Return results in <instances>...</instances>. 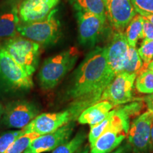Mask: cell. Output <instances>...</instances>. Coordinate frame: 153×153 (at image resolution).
<instances>
[{
	"label": "cell",
	"instance_id": "obj_30",
	"mask_svg": "<svg viewBox=\"0 0 153 153\" xmlns=\"http://www.w3.org/2000/svg\"><path fill=\"white\" fill-rule=\"evenodd\" d=\"M135 11H136V12L138 13L140 15H141L143 17L148 19L149 22L152 23L153 24V13L147 12V11L140 10V9H135Z\"/></svg>",
	"mask_w": 153,
	"mask_h": 153
},
{
	"label": "cell",
	"instance_id": "obj_25",
	"mask_svg": "<svg viewBox=\"0 0 153 153\" xmlns=\"http://www.w3.org/2000/svg\"><path fill=\"white\" fill-rule=\"evenodd\" d=\"M24 134L22 129L20 131H7L1 133L0 135V153H4L15 140Z\"/></svg>",
	"mask_w": 153,
	"mask_h": 153
},
{
	"label": "cell",
	"instance_id": "obj_22",
	"mask_svg": "<svg viewBox=\"0 0 153 153\" xmlns=\"http://www.w3.org/2000/svg\"><path fill=\"white\" fill-rule=\"evenodd\" d=\"M39 136V134L36 133L24 134L15 140L4 153H24L30 143Z\"/></svg>",
	"mask_w": 153,
	"mask_h": 153
},
{
	"label": "cell",
	"instance_id": "obj_4",
	"mask_svg": "<svg viewBox=\"0 0 153 153\" xmlns=\"http://www.w3.org/2000/svg\"><path fill=\"white\" fill-rule=\"evenodd\" d=\"M28 75L32 76L39 62L41 46L22 36H15L0 44Z\"/></svg>",
	"mask_w": 153,
	"mask_h": 153
},
{
	"label": "cell",
	"instance_id": "obj_5",
	"mask_svg": "<svg viewBox=\"0 0 153 153\" xmlns=\"http://www.w3.org/2000/svg\"><path fill=\"white\" fill-rule=\"evenodd\" d=\"M54 9L47 18L29 24H19L17 32L22 37L39 44L41 47H51L57 43L61 35V25Z\"/></svg>",
	"mask_w": 153,
	"mask_h": 153
},
{
	"label": "cell",
	"instance_id": "obj_3",
	"mask_svg": "<svg viewBox=\"0 0 153 153\" xmlns=\"http://www.w3.org/2000/svg\"><path fill=\"white\" fill-rule=\"evenodd\" d=\"M33 87L32 76L26 74L0 45V94L25 93Z\"/></svg>",
	"mask_w": 153,
	"mask_h": 153
},
{
	"label": "cell",
	"instance_id": "obj_9",
	"mask_svg": "<svg viewBox=\"0 0 153 153\" xmlns=\"http://www.w3.org/2000/svg\"><path fill=\"white\" fill-rule=\"evenodd\" d=\"M136 76V74H130L125 72L116 74L104 90L101 101H109L114 106H120L131 101Z\"/></svg>",
	"mask_w": 153,
	"mask_h": 153
},
{
	"label": "cell",
	"instance_id": "obj_18",
	"mask_svg": "<svg viewBox=\"0 0 153 153\" xmlns=\"http://www.w3.org/2000/svg\"><path fill=\"white\" fill-rule=\"evenodd\" d=\"M76 11H86L97 14L106 19L104 0H70Z\"/></svg>",
	"mask_w": 153,
	"mask_h": 153
},
{
	"label": "cell",
	"instance_id": "obj_8",
	"mask_svg": "<svg viewBox=\"0 0 153 153\" xmlns=\"http://www.w3.org/2000/svg\"><path fill=\"white\" fill-rule=\"evenodd\" d=\"M152 120L153 114L148 111L131 123L128 133V143L134 153H149L152 149L150 136Z\"/></svg>",
	"mask_w": 153,
	"mask_h": 153
},
{
	"label": "cell",
	"instance_id": "obj_7",
	"mask_svg": "<svg viewBox=\"0 0 153 153\" xmlns=\"http://www.w3.org/2000/svg\"><path fill=\"white\" fill-rule=\"evenodd\" d=\"M78 41L83 47L93 48L104 33L106 19L86 11H76Z\"/></svg>",
	"mask_w": 153,
	"mask_h": 153
},
{
	"label": "cell",
	"instance_id": "obj_29",
	"mask_svg": "<svg viewBox=\"0 0 153 153\" xmlns=\"http://www.w3.org/2000/svg\"><path fill=\"white\" fill-rule=\"evenodd\" d=\"M110 153H134L131 146L128 143H122L118 148H116Z\"/></svg>",
	"mask_w": 153,
	"mask_h": 153
},
{
	"label": "cell",
	"instance_id": "obj_21",
	"mask_svg": "<svg viewBox=\"0 0 153 153\" xmlns=\"http://www.w3.org/2000/svg\"><path fill=\"white\" fill-rule=\"evenodd\" d=\"M135 88L143 94H153V72L149 69L140 72L135 79Z\"/></svg>",
	"mask_w": 153,
	"mask_h": 153
},
{
	"label": "cell",
	"instance_id": "obj_26",
	"mask_svg": "<svg viewBox=\"0 0 153 153\" xmlns=\"http://www.w3.org/2000/svg\"><path fill=\"white\" fill-rule=\"evenodd\" d=\"M137 53L145 65L148 67L153 59V41L143 40L140 47L137 50Z\"/></svg>",
	"mask_w": 153,
	"mask_h": 153
},
{
	"label": "cell",
	"instance_id": "obj_28",
	"mask_svg": "<svg viewBox=\"0 0 153 153\" xmlns=\"http://www.w3.org/2000/svg\"><path fill=\"white\" fill-rule=\"evenodd\" d=\"M143 40L153 41V24L144 17H143Z\"/></svg>",
	"mask_w": 153,
	"mask_h": 153
},
{
	"label": "cell",
	"instance_id": "obj_2",
	"mask_svg": "<svg viewBox=\"0 0 153 153\" xmlns=\"http://www.w3.org/2000/svg\"><path fill=\"white\" fill-rule=\"evenodd\" d=\"M76 48H70L44 60L38 74L39 85L43 90L54 89L75 65L79 57Z\"/></svg>",
	"mask_w": 153,
	"mask_h": 153
},
{
	"label": "cell",
	"instance_id": "obj_27",
	"mask_svg": "<svg viewBox=\"0 0 153 153\" xmlns=\"http://www.w3.org/2000/svg\"><path fill=\"white\" fill-rule=\"evenodd\" d=\"M135 9L153 13V0H131Z\"/></svg>",
	"mask_w": 153,
	"mask_h": 153
},
{
	"label": "cell",
	"instance_id": "obj_35",
	"mask_svg": "<svg viewBox=\"0 0 153 153\" xmlns=\"http://www.w3.org/2000/svg\"><path fill=\"white\" fill-rule=\"evenodd\" d=\"M147 68H148L149 70H150L151 71L153 72V60H152L150 63H149L148 65V67H147Z\"/></svg>",
	"mask_w": 153,
	"mask_h": 153
},
{
	"label": "cell",
	"instance_id": "obj_33",
	"mask_svg": "<svg viewBox=\"0 0 153 153\" xmlns=\"http://www.w3.org/2000/svg\"><path fill=\"white\" fill-rule=\"evenodd\" d=\"M22 1L23 0H5L4 1L7 3L13 4H15V5H19V3Z\"/></svg>",
	"mask_w": 153,
	"mask_h": 153
},
{
	"label": "cell",
	"instance_id": "obj_14",
	"mask_svg": "<svg viewBox=\"0 0 153 153\" xmlns=\"http://www.w3.org/2000/svg\"><path fill=\"white\" fill-rule=\"evenodd\" d=\"M131 46L123 32L116 31L106 47L108 66L115 74L123 71Z\"/></svg>",
	"mask_w": 153,
	"mask_h": 153
},
{
	"label": "cell",
	"instance_id": "obj_10",
	"mask_svg": "<svg viewBox=\"0 0 153 153\" xmlns=\"http://www.w3.org/2000/svg\"><path fill=\"white\" fill-rule=\"evenodd\" d=\"M75 121L68 108L56 113H45L38 115L27 126L22 128L24 133H36L40 135L52 133L62 126Z\"/></svg>",
	"mask_w": 153,
	"mask_h": 153
},
{
	"label": "cell",
	"instance_id": "obj_19",
	"mask_svg": "<svg viewBox=\"0 0 153 153\" xmlns=\"http://www.w3.org/2000/svg\"><path fill=\"white\" fill-rule=\"evenodd\" d=\"M143 17L139 14L134 16L126 28L125 35L131 47L135 48L138 40L143 38Z\"/></svg>",
	"mask_w": 153,
	"mask_h": 153
},
{
	"label": "cell",
	"instance_id": "obj_36",
	"mask_svg": "<svg viewBox=\"0 0 153 153\" xmlns=\"http://www.w3.org/2000/svg\"><path fill=\"white\" fill-rule=\"evenodd\" d=\"M4 107L2 105L0 104V119H1V116H2V114L4 112Z\"/></svg>",
	"mask_w": 153,
	"mask_h": 153
},
{
	"label": "cell",
	"instance_id": "obj_11",
	"mask_svg": "<svg viewBox=\"0 0 153 153\" xmlns=\"http://www.w3.org/2000/svg\"><path fill=\"white\" fill-rule=\"evenodd\" d=\"M74 127V121H71L54 132L40 135L30 143L24 153H43L54 150L58 146L70 140Z\"/></svg>",
	"mask_w": 153,
	"mask_h": 153
},
{
	"label": "cell",
	"instance_id": "obj_31",
	"mask_svg": "<svg viewBox=\"0 0 153 153\" xmlns=\"http://www.w3.org/2000/svg\"><path fill=\"white\" fill-rule=\"evenodd\" d=\"M145 101L148 106V111L153 114V94L145 97Z\"/></svg>",
	"mask_w": 153,
	"mask_h": 153
},
{
	"label": "cell",
	"instance_id": "obj_17",
	"mask_svg": "<svg viewBox=\"0 0 153 153\" xmlns=\"http://www.w3.org/2000/svg\"><path fill=\"white\" fill-rule=\"evenodd\" d=\"M114 106L104 100L89 106L80 114L77 121L80 124H88L90 127L100 123L109 114Z\"/></svg>",
	"mask_w": 153,
	"mask_h": 153
},
{
	"label": "cell",
	"instance_id": "obj_1",
	"mask_svg": "<svg viewBox=\"0 0 153 153\" xmlns=\"http://www.w3.org/2000/svg\"><path fill=\"white\" fill-rule=\"evenodd\" d=\"M115 75L108 66L106 47H96L87 53L74 71L65 98L73 101L89 94L102 97Z\"/></svg>",
	"mask_w": 153,
	"mask_h": 153
},
{
	"label": "cell",
	"instance_id": "obj_32",
	"mask_svg": "<svg viewBox=\"0 0 153 153\" xmlns=\"http://www.w3.org/2000/svg\"><path fill=\"white\" fill-rule=\"evenodd\" d=\"M90 151V146L89 145H86L83 148H80L77 151H76L74 153H89Z\"/></svg>",
	"mask_w": 153,
	"mask_h": 153
},
{
	"label": "cell",
	"instance_id": "obj_13",
	"mask_svg": "<svg viewBox=\"0 0 153 153\" xmlns=\"http://www.w3.org/2000/svg\"><path fill=\"white\" fill-rule=\"evenodd\" d=\"M60 0H23L18 5L21 24H29L47 18Z\"/></svg>",
	"mask_w": 153,
	"mask_h": 153
},
{
	"label": "cell",
	"instance_id": "obj_15",
	"mask_svg": "<svg viewBox=\"0 0 153 153\" xmlns=\"http://www.w3.org/2000/svg\"><path fill=\"white\" fill-rule=\"evenodd\" d=\"M19 24L18 5L5 1L0 5V41L16 36Z\"/></svg>",
	"mask_w": 153,
	"mask_h": 153
},
{
	"label": "cell",
	"instance_id": "obj_37",
	"mask_svg": "<svg viewBox=\"0 0 153 153\" xmlns=\"http://www.w3.org/2000/svg\"></svg>",
	"mask_w": 153,
	"mask_h": 153
},
{
	"label": "cell",
	"instance_id": "obj_20",
	"mask_svg": "<svg viewBox=\"0 0 153 153\" xmlns=\"http://www.w3.org/2000/svg\"><path fill=\"white\" fill-rule=\"evenodd\" d=\"M86 138L87 133L85 131H79L73 138L57 147L52 153H74L81 148Z\"/></svg>",
	"mask_w": 153,
	"mask_h": 153
},
{
	"label": "cell",
	"instance_id": "obj_23",
	"mask_svg": "<svg viewBox=\"0 0 153 153\" xmlns=\"http://www.w3.org/2000/svg\"><path fill=\"white\" fill-rule=\"evenodd\" d=\"M143 66V60L139 56L137 51L135 48L131 47L129 50L128 57L122 72L137 74L138 72H141Z\"/></svg>",
	"mask_w": 153,
	"mask_h": 153
},
{
	"label": "cell",
	"instance_id": "obj_24",
	"mask_svg": "<svg viewBox=\"0 0 153 153\" xmlns=\"http://www.w3.org/2000/svg\"><path fill=\"white\" fill-rule=\"evenodd\" d=\"M112 114L113 110L111 111L108 116L104 120H103L102 121L97 124V125L90 127V131H89V135H88V140H89V144L90 148H92L97 140L106 131L107 126L109 123Z\"/></svg>",
	"mask_w": 153,
	"mask_h": 153
},
{
	"label": "cell",
	"instance_id": "obj_6",
	"mask_svg": "<svg viewBox=\"0 0 153 153\" xmlns=\"http://www.w3.org/2000/svg\"><path fill=\"white\" fill-rule=\"evenodd\" d=\"M39 112L38 106L31 101H11L4 108L1 123L7 128L22 129L39 115Z\"/></svg>",
	"mask_w": 153,
	"mask_h": 153
},
{
	"label": "cell",
	"instance_id": "obj_12",
	"mask_svg": "<svg viewBox=\"0 0 153 153\" xmlns=\"http://www.w3.org/2000/svg\"><path fill=\"white\" fill-rule=\"evenodd\" d=\"M106 18L118 32H123L136 15L131 0H104Z\"/></svg>",
	"mask_w": 153,
	"mask_h": 153
},
{
	"label": "cell",
	"instance_id": "obj_16",
	"mask_svg": "<svg viewBox=\"0 0 153 153\" xmlns=\"http://www.w3.org/2000/svg\"><path fill=\"white\" fill-rule=\"evenodd\" d=\"M126 134L107 126L104 133L97 140L89 153H110L118 148L126 138Z\"/></svg>",
	"mask_w": 153,
	"mask_h": 153
},
{
	"label": "cell",
	"instance_id": "obj_34",
	"mask_svg": "<svg viewBox=\"0 0 153 153\" xmlns=\"http://www.w3.org/2000/svg\"><path fill=\"white\" fill-rule=\"evenodd\" d=\"M150 141H151V148L153 150V120L152 123V128H151V136H150Z\"/></svg>",
	"mask_w": 153,
	"mask_h": 153
}]
</instances>
